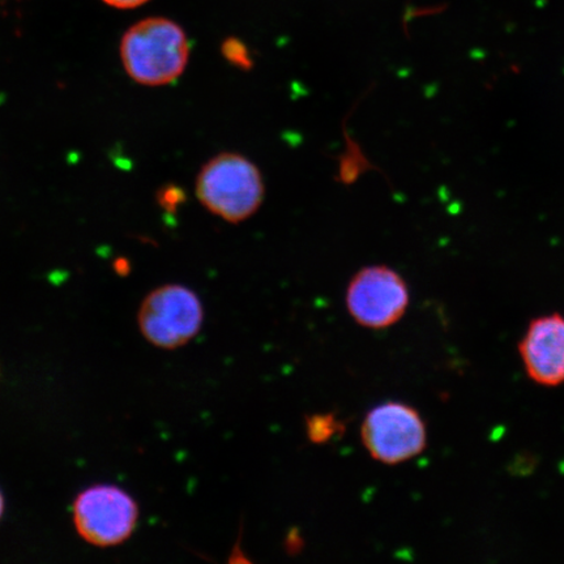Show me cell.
<instances>
[{
  "instance_id": "cell-3",
  "label": "cell",
  "mask_w": 564,
  "mask_h": 564,
  "mask_svg": "<svg viewBox=\"0 0 564 564\" xmlns=\"http://www.w3.org/2000/svg\"><path fill=\"white\" fill-rule=\"evenodd\" d=\"M204 308L196 293L183 285L154 289L139 308L140 333L154 347L173 350L200 333Z\"/></svg>"
},
{
  "instance_id": "cell-4",
  "label": "cell",
  "mask_w": 564,
  "mask_h": 564,
  "mask_svg": "<svg viewBox=\"0 0 564 564\" xmlns=\"http://www.w3.org/2000/svg\"><path fill=\"white\" fill-rule=\"evenodd\" d=\"M361 438L373 460L398 465L425 451L427 429L417 409L399 401H388L366 415Z\"/></svg>"
},
{
  "instance_id": "cell-10",
  "label": "cell",
  "mask_w": 564,
  "mask_h": 564,
  "mask_svg": "<svg viewBox=\"0 0 564 564\" xmlns=\"http://www.w3.org/2000/svg\"><path fill=\"white\" fill-rule=\"evenodd\" d=\"M185 200V194L178 187L169 186L162 188L158 195L160 206L166 210H174Z\"/></svg>"
},
{
  "instance_id": "cell-8",
  "label": "cell",
  "mask_w": 564,
  "mask_h": 564,
  "mask_svg": "<svg viewBox=\"0 0 564 564\" xmlns=\"http://www.w3.org/2000/svg\"><path fill=\"white\" fill-rule=\"evenodd\" d=\"M341 427L340 422L334 415H314L307 420L308 438L314 443H324L334 438Z\"/></svg>"
},
{
  "instance_id": "cell-7",
  "label": "cell",
  "mask_w": 564,
  "mask_h": 564,
  "mask_svg": "<svg viewBox=\"0 0 564 564\" xmlns=\"http://www.w3.org/2000/svg\"><path fill=\"white\" fill-rule=\"evenodd\" d=\"M519 355L529 379L542 387L564 384V316L535 317L519 343Z\"/></svg>"
},
{
  "instance_id": "cell-12",
  "label": "cell",
  "mask_w": 564,
  "mask_h": 564,
  "mask_svg": "<svg viewBox=\"0 0 564 564\" xmlns=\"http://www.w3.org/2000/svg\"><path fill=\"white\" fill-rule=\"evenodd\" d=\"M4 512V498L2 491H0V519H2Z\"/></svg>"
},
{
  "instance_id": "cell-11",
  "label": "cell",
  "mask_w": 564,
  "mask_h": 564,
  "mask_svg": "<svg viewBox=\"0 0 564 564\" xmlns=\"http://www.w3.org/2000/svg\"><path fill=\"white\" fill-rule=\"evenodd\" d=\"M102 2L112 7V9L133 10L150 2V0H102Z\"/></svg>"
},
{
  "instance_id": "cell-6",
  "label": "cell",
  "mask_w": 564,
  "mask_h": 564,
  "mask_svg": "<svg viewBox=\"0 0 564 564\" xmlns=\"http://www.w3.org/2000/svg\"><path fill=\"white\" fill-rule=\"evenodd\" d=\"M411 301L406 281L387 265H370L352 276L347 308L359 326L384 329L397 324Z\"/></svg>"
},
{
  "instance_id": "cell-1",
  "label": "cell",
  "mask_w": 564,
  "mask_h": 564,
  "mask_svg": "<svg viewBox=\"0 0 564 564\" xmlns=\"http://www.w3.org/2000/svg\"><path fill=\"white\" fill-rule=\"evenodd\" d=\"M119 54L126 74L133 82L145 87H162L185 73L189 41L175 21L147 18L124 32Z\"/></svg>"
},
{
  "instance_id": "cell-2",
  "label": "cell",
  "mask_w": 564,
  "mask_h": 564,
  "mask_svg": "<svg viewBox=\"0 0 564 564\" xmlns=\"http://www.w3.org/2000/svg\"><path fill=\"white\" fill-rule=\"evenodd\" d=\"M262 173L242 154H217L197 174L195 193L202 206L224 221L239 224L256 215L264 200Z\"/></svg>"
},
{
  "instance_id": "cell-5",
  "label": "cell",
  "mask_w": 564,
  "mask_h": 564,
  "mask_svg": "<svg viewBox=\"0 0 564 564\" xmlns=\"http://www.w3.org/2000/svg\"><path fill=\"white\" fill-rule=\"evenodd\" d=\"M138 518L135 500L117 486H94L83 491L74 505L76 531L95 546L123 544L135 531Z\"/></svg>"
},
{
  "instance_id": "cell-9",
  "label": "cell",
  "mask_w": 564,
  "mask_h": 564,
  "mask_svg": "<svg viewBox=\"0 0 564 564\" xmlns=\"http://www.w3.org/2000/svg\"><path fill=\"white\" fill-rule=\"evenodd\" d=\"M223 54L231 65L239 68L251 67L252 62L249 52H247V48L241 41L232 39L225 41V44L223 45Z\"/></svg>"
}]
</instances>
